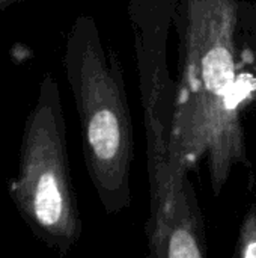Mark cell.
Masks as SVG:
<instances>
[{
	"label": "cell",
	"mask_w": 256,
	"mask_h": 258,
	"mask_svg": "<svg viewBox=\"0 0 256 258\" xmlns=\"http://www.w3.org/2000/svg\"><path fill=\"white\" fill-rule=\"evenodd\" d=\"M232 258H256V203L241 219Z\"/></svg>",
	"instance_id": "5"
},
{
	"label": "cell",
	"mask_w": 256,
	"mask_h": 258,
	"mask_svg": "<svg viewBox=\"0 0 256 258\" xmlns=\"http://www.w3.org/2000/svg\"><path fill=\"white\" fill-rule=\"evenodd\" d=\"M63 67L80 121L89 178L106 213L118 215L131 204L133 122L121 63L103 44L92 17L74 20Z\"/></svg>",
	"instance_id": "2"
},
{
	"label": "cell",
	"mask_w": 256,
	"mask_h": 258,
	"mask_svg": "<svg viewBox=\"0 0 256 258\" xmlns=\"http://www.w3.org/2000/svg\"><path fill=\"white\" fill-rule=\"evenodd\" d=\"M9 194L32 233L59 255L77 245L81 219L69 174L60 91L51 74L39 82L26 118L20 168Z\"/></svg>",
	"instance_id": "3"
},
{
	"label": "cell",
	"mask_w": 256,
	"mask_h": 258,
	"mask_svg": "<svg viewBox=\"0 0 256 258\" xmlns=\"http://www.w3.org/2000/svg\"><path fill=\"white\" fill-rule=\"evenodd\" d=\"M20 2H24V0H0V11H5L6 8H9L15 3H20Z\"/></svg>",
	"instance_id": "6"
},
{
	"label": "cell",
	"mask_w": 256,
	"mask_h": 258,
	"mask_svg": "<svg viewBox=\"0 0 256 258\" xmlns=\"http://www.w3.org/2000/svg\"><path fill=\"white\" fill-rule=\"evenodd\" d=\"M237 0H187L184 60L172 110V136L189 169L207 162L219 197L235 166H249L237 101Z\"/></svg>",
	"instance_id": "1"
},
{
	"label": "cell",
	"mask_w": 256,
	"mask_h": 258,
	"mask_svg": "<svg viewBox=\"0 0 256 258\" xmlns=\"http://www.w3.org/2000/svg\"><path fill=\"white\" fill-rule=\"evenodd\" d=\"M139 70L149 180L146 258H208L205 225L189 178L190 169L174 144V103L166 101L169 92L160 65H146L139 54Z\"/></svg>",
	"instance_id": "4"
}]
</instances>
